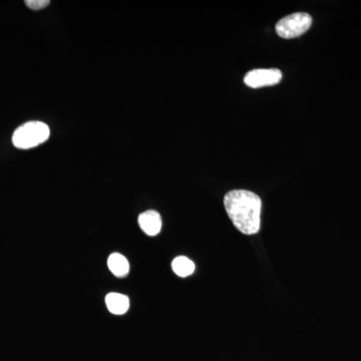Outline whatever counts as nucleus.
Returning a JSON list of instances; mask_svg holds the SVG:
<instances>
[{"label":"nucleus","mask_w":361,"mask_h":361,"mask_svg":"<svg viewBox=\"0 0 361 361\" xmlns=\"http://www.w3.org/2000/svg\"><path fill=\"white\" fill-rule=\"evenodd\" d=\"M224 205L233 224L240 232L246 235L259 232L262 202L258 195L246 190H233L225 195Z\"/></svg>","instance_id":"obj_1"},{"label":"nucleus","mask_w":361,"mask_h":361,"mask_svg":"<svg viewBox=\"0 0 361 361\" xmlns=\"http://www.w3.org/2000/svg\"><path fill=\"white\" fill-rule=\"evenodd\" d=\"M49 135H51V130L47 123L28 122L23 123L14 130L13 144L18 149H32L47 141Z\"/></svg>","instance_id":"obj_2"},{"label":"nucleus","mask_w":361,"mask_h":361,"mask_svg":"<svg viewBox=\"0 0 361 361\" xmlns=\"http://www.w3.org/2000/svg\"><path fill=\"white\" fill-rule=\"evenodd\" d=\"M312 18L308 13H296L278 21L276 32L282 39H295L310 30Z\"/></svg>","instance_id":"obj_3"},{"label":"nucleus","mask_w":361,"mask_h":361,"mask_svg":"<svg viewBox=\"0 0 361 361\" xmlns=\"http://www.w3.org/2000/svg\"><path fill=\"white\" fill-rule=\"evenodd\" d=\"M282 73L277 68H259L249 71L244 78V82L252 89H259V87H270V85H277L281 82Z\"/></svg>","instance_id":"obj_4"},{"label":"nucleus","mask_w":361,"mask_h":361,"mask_svg":"<svg viewBox=\"0 0 361 361\" xmlns=\"http://www.w3.org/2000/svg\"><path fill=\"white\" fill-rule=\"evenodd\" d=\"M139 225L149 236H156L161 232V218L157 211L149 210L139 216Z\"/></svg>","instance_id":"obj_5"},{"label":"nucleus","mask_w":361,"mask_h":361,"mask_svg":"<svg viewBox=\"0 0 361 361\" xmlns=\"http://www.w3.org/2000/svg\"><path fill=\"white\" fill-rule=\"evenodd\" d=\"M106 307L113 314H125L130 308V300L127 296L120 293H110L106 297Z\"/></svg>","instance_id":"obj_6"},{"label":"nucleus","mask_w":361,"mask_h":361,"mask_svg":"<svg viewBox=\"0 0 361 361\" xmlns=\"http://www.w3.org/2000/svg\"><path fill=\"white\" fill-rule=\"evenodd\" d=\"M108 266L115 276L123 278L127 276L130 272V264L127 258L120 253L111 254L108 259Z\"/></svg>","instance_id":"obj_7"},{"label":"nucleus","mask_w":361,"mask_h":361,"mask_svg":"<svg viewBox=\"0 0 361 361\" xmlns=\"http://www.w3.org/2000/svg\"><path fill=\"white\" fill-rule=\"evenodd\" d=\"M172 268L176 274L180 277H188L193 274L195 271V264L193 261L185 256H180L174 259L172 263Z\"/></svg>","instance_id":"obj_8"},{"label":"nucleus","mask_w":361,"mask_h":361,"mask_svg":"<svg viewBox=\"0 0 361 361\" xmlns=\"http://www.w3.org/2000/svg\"><path fill=\"white\" fill-rule=\"evenodd\" d=\"M49 4H51L49 0H25L26 6L30 7L33 11L44 9L45 7L49 6Z\"/></svg>","instance_id":"obj_9"}]
</instances>
